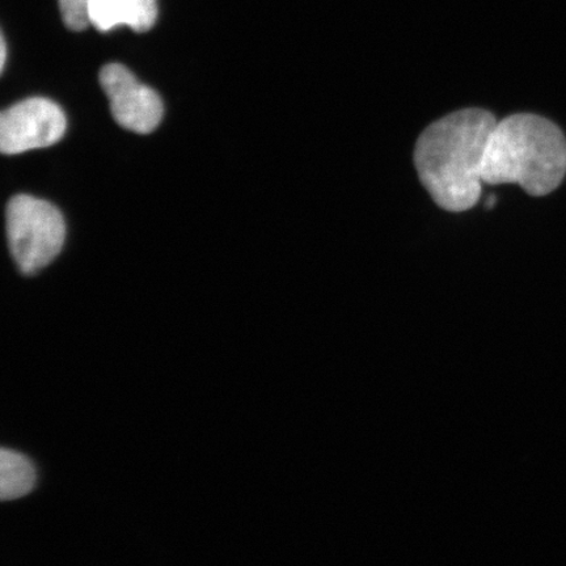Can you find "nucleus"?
<instances>
[{"label":"nucleus","instance_id":"f257e3e1","mask_svg":"<svg viewBox=\"0 0 566 566\" xmlns=\"http://www.w3.org/2000/svg\"><path fill=\"white\" fill-rule=\"evenodd\" d=\"M491 112L469 108L427 127L417 139L415 166L438 207L460 212L475 208L488 142L497 125Z\"/></svg>","mask_w":566,"mask_h":566},{"label":"nucleus","instance_id":"f03ea898","mask_svg":"<svg viewBox=\"0 0 566 566\" xmlns=\"http://www.w3.org/2000/svg\"><path fill=\"white\" fill-rule=\"evenodd\" d=\"M565 175L566 139L560 127L528 113L495 125L481 171L483 184H518L530 196L543 197L560 187Z\"/></svg>","mask_w":566,"mask_h":566},{"label":"nucleus","instance_id":"7ed1b4c3","mask_svg":"<svg viewBox=\"0 0 566 566\" xmlns=\"http://www.w3.org/2000/svg\"><path fill=\"white\" fill-rule=\"evenodd\" d=\"M6 224L12 258L25 274L38 273L51 264L65 244V219L54 205L40 198H11Z\"/></svg>","mask_w":566,"mask_h":566},{"label":"nucleus","instance_id":"20e7f679","mask_svg":"<svg viewBox=\"0 0 566 566\" xmlns=\"http://www.w3.org/2000/svg\"><path fill=\"white\" fill-rule=\"evenodd\" d=\"M65 113L45 97H31L12 105L0 116V148L18 155L51 147L65 136Z\"/></svg>","mask_w":566,"mask_h":566},{"label":"nucleus","instance_id":"39448f33","mask_svg":"<svg viewBox=\"0 0 566 566\" xmlns=\"http://www.w3.org/2000/svg\"><path fill=\"white\" fill-rule=\"evenodd\" d=\"M102 87L108 96L113 118L124 129L150 134L159 126L165 106L158 92L142 84L129 69L109 63L102 69Z\"/></svg>","mask_w":566,"mask_h":566},{"label":"nucleus","instance_id":"423d86ee","mask_svg":"<svg viewBox=\"0 0 566 566\" xmlns=\"http://www.w3.org/2000/svg\"><path fill=\"white\" fill-rule=\"evenodd\" d=\"M157 18V0H91L90 3L91 24L101 32L118 25L146 32L151 30Z\"/></svg>","mask_w":566,"mask_h":566},{"label":"nucleus","instance_id":"0eeeda50","mask_svg":"<svg viewBox=\"0 0 566 566\" xmlns=\"http://www.w3.org/2000/svg\"><path fill=\"white\" fill-rule=\"evenodd\" d=\"M35 470L30 459L20 452L0 451V499L18 500L33 490Z\"/></svg>","mask_w":566,"mask_h":566},{"label":"nucleus","instance_id":"6e6552de","mask_svg":"<svg viewBox=\"0 0 566 566\" xmlns=\"http://www.w3.org/2000/svg\"><path fill=\"white\" fill-rule=\"evenodd\" d=\"M91 0H59L63 23L70 31L81 32L91 24Z\"/></svg>","mask_w":566,"mask_h":566},{"label":"nucleus","instance_id":"1a4fd4ad","mask_svg":"<svg viewBox=\"0 0 566 566\" xmlns=\"http://www.w3.org/2000/svg\"><path fill=\"white\" fill-rule=\"evenodd\" d=\"M6 59H7V44H6L4 35H2V60H0V67H2V71L4 70V66H6Z\"/></svg>","mask_w":566,"mask_h":566},{"label":"nucleus","instance_id":"9d476101","mask_svg":"<svg viewBox=\"0 0 566 566\" xmlns=\"http://www.w3.org/2000/svg\"><path fill=\"white\" fill-rule=\"evenodd\" d=\"M488 203H486V209H491L492 207H494V203H495V197L494 196H491L490 198H488Z\"/></svg>","mask_w":566,"mask_h":566}]
</instances>
